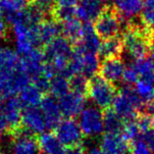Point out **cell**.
<instances>
[{"label":"cell","mask_w":154,"mask_h":154,"mask_svg":"<svg viewBox=\"0 0 154 154\" xmlns=\"http://www.w3.org/2000/svg\"><path fill=\"white\" fill-rule=\"evenodd\" d=\"M88 80L82 75H75L69 79L70 82V91H75L81 94L88 95Z\"/></svg>","instance_id":"cell-30"},{"label":"cell","mask_w":154,"mask_h":154,"mask_svg":"<svg viewBox=\"0 0 154 154\" xmlns=\"http://www.w3.org/2000/svg\"><path fill=\"white\" fill-rule=\"evenodd\" d=\"M29 84L31 79L25 72L18 52L0 47V100L13 98Z\"/></svg>","instance_id":"cell-1"},{"label":"cell","mask_w":154,"mask_h":154,"mask_svg":"<svg viewBox=\"0 0 154 154\" xmlns=\"http://www.w3.org/2000/svg\"><path fill=\"white\" fill-rule=\"evenodd\" d=\"M126 66L124 65L122 59L117 58H108L104 59L99 65V76L105 79L111 84H117L123 79L124 71Z\"/></svg>","instance_id":"cell-15"},{"label":"cell","mask_w":154,"mask_h":154,"mask_svg":"<svg viewBox=\"0 0 154 154\" xmlns=\"http://www.w3.org/2000/svg\"><path fill=\"white\" fill-rule=\"evenodd\" d=\"M88 95L99 109L106 110L113 104L117 89L115 85L107 82L99 75H95L88 80Z\"/></svg>","instance_id":"cell-5"},{"label":"cell","mask_w":154,"mask_h":154,"mask_svg":"<svg viewBox=\"0 0 154 154\" xmlns=\"http://www.w3.org/2000/svg\"><path fill=\"white\" fill-rule=\"evenodd\" d=\"M38 140L27 131H15L7 140H0V154H39Z\"/></svg>","instance_id":"cell-4"},{"label":"cell","mask_w":154,"mask_h":154,"mask_svg":"<svg viewBox=\"0 0 154 154\" xmlns=\"http://www.w3.org/2000/svg\"><path fill=\"white\" fill-rule=\"evenodd\" d=\"M123 20L114 7L105 6L103 11L94 21V29L100 39H108L118 36L121 32Z\"/></svg>","instance_id":"cell-7"},{"label":"cell","mask_w":154,"mask_h":154,"mask_svg":"<svg viewBox=\"0 0 154 154\" xmlns=\"http://www.w3.org/2000/svg\"><path fill=\"white\" fill-rule=\"evenodd\" d=\"M88 154H105L102 150H101V148H97V147H93L91 148V150H89Z\"/></svg>","instance_id":"cell-41"},{"label":"cell","mask_w":154,"mask_h":154,"mask_svg":"<svg viewBox=\"0 0 154 154\" xmlns=\"http://www.w3.org/2000/svg\"><path fill=\"white\" fill-rule=\"evenodd\" d=\"M121 134L129 143H131V145L133 144L134 142H136L137 140H140V136L141 134V131L136 122V118L125 121Z\"/></svg>","instance_id":"cell-28"},{"label":"cell","mask_w":154,"mask_h":154,"mask_svg":"<svg viewBox=\"0 0 154 154\" xmlns=\"http://www.w3.org/2000/svg\"><path fill=\"white\" fill-rule=\"evenodd\" d=\"M35 5L37 6L45 13H51L56 3V0H33Z\"/></svg>","instance_id":"cell-35"},{"label":"cell","mask_w":154,"mask_h":154,"mask_svg":"<svg viewBox=\"0 0 154 154\" xmlns=\"http://www.w3.org/2000/svg\"><path fill=\"white\" fill-rule=\"evenodd\" d=\"M85 100L86 95L70 91L67 94L58 99L62 115L66 118L74 119L84 110Z\"/></svg>","instance_id":"cell-13"},{"label":"cell","mask_w":154,"mask_h":154,"mask_svg":"<svg viewBox=\"0 0 154 154\" xmlns=\"http://www.w3.org/2000/svg\"><path fill=\"white\" fill-rule=\"evenodd\" d=\"M41 113L43 115L44 122L46 125V130H55L59 123L62 121V113L59 106L58 99L53 95L43 96L42 100L39 104Z\"/></svg>","instance_id":"cell-10"},{"label":"cell","mask_w":154,"mask_h":154,"mask_svg":"<svg viewBox=\"0 0 154 154\" xmlns=\"http://www.w3.org/2000/svg\"><path fill=\"white\" fill-rule=\"evenodd\" d=\"M134 89L144 103L154 101V85L151 82L143 80H138L136 82Z\"/></svg>","instance_id":"cell-29"},{"label":"cell","mask_w":154,"mask_h":154,"mask_svg":"<svg viewBox=\"0 0 154 154\" xmlns=\"http://www.w3.org/2000/svg\"><path fill=\"white\" fill-rule=\"evenodd\" d=\"M142 140L147 145V147L154 153V129L148 130L147 131L142 134Z\"/></svg>","instance_id":"cell-36"},{"label":"cell","mask_w":154,"mask_h":154,"mask_svg":"<svg viewBox=\"0 0 154 154\" xmlns=\"http://www.w3.org/2000/svg\"><path fill=\"white\" fill-rule=\"evenodd\" d=\"M100 0H79L76 7V17L84 23H92L104 9Z\"/></svg>","instance_id":"cell-16"},{"label":"cell","mask_w":154,"mask_h":154,"mask_svg":"<svg viewBox=\"0 0 154 154\" xmlns=\"http://www.w3.org/2000/svg\"><path fill=\"white\" fill-rule=\"evenodd\" d=\"M141 20L142 24L154 31V0H144Z\"/></svg>","instance_id":"cell-31"},{"label":"cell","mask_w":154,"mask_h":154,"mask_svg":"<svg viewBox=\"0 0 154 154\" xmlns=\"http://www.w3.org/2000/svg\"><path fill=\"white\" fill-rule=\"evenodd\" d=\"M79 0H56L54 6L65 7V8H76Z\"/></svg>","instance_id":"cell-37"},{"label":"cell","mask_w":154,"mask_h":154,"mask_svg":"<svg viewBox=\"0 0 154 154\" xmlns=\"http://www.w3.org/2000/svg\"><path fill=\"white\" fill-rule=\"evenodd\" d=\"M41 154H64V145L55 136V134L43 133L37 138Z\"/></svg>","instance_id":"cell-21"},{"label":"cell","mask_w":154,"mask_h":154,"mask_svg":"<svg viewBox=\"0 0 154 154\" xmlns=\"http://www.w3.org/2000/svg\"><path fill=\"white\" fill-rule=\"evenodd\" d=\"M5 35H6V24L2 20V18L0 17V44H1L2 40L4 39Z\"/></svg>","instance_id":"cell-40"},{"label":"cell","mask_w":154,"mask_h":154,"mask_svg":"<svg viewBox=\"0 0 154 154\" xmlns=\"http://www.w3.org/2000/svg\"><path fill=\"white\" fill-rule=\"evenodd\" d=\"M103 122L104 131L108 134H121L125 123V121L111 108L104 110Z\"/></svg>","instance_id":"cell-24"},{"label":"cell","mask_w":154,"mask_h":154,"mask_svg":"<svg viewBox=\"0 0 154 154\" xmlns=\"http://www.w3.org/2000/svg\"><path fill=\"white\" fill-rule=\"evenodd\" d=\"M49 91L52 95L59 99L60 97L64 96L70 91L69 79L61 75H56L50 80Z\"/></svg>","instance_id":"cell-26"},{"label":"cell","mask_w":154,"mask_h":154,"mask_svg":"<svg viewBox=\"0 0 154 154\" xmlns=\"http://www.w3.org/2000/svg\"><path fill=\"white\" fill-rule=\"evenodd\" d=\"M124 51V42L123 38L120 36L111 37V38L103 40L101 42L98 54L100 57L104 59L108 58H117L122 55Z\"/></svg>","instance_id":"cell-22"},{"label":"cell","mask_w":154,"mask_h":154,"mask_svg":"<svg viewBox=\"0 0 154 154\" xmlns=\"http://www.w3.org/2000/svg\"><path fill=\"white\" fill-rule=\"evenodd\" d=\"M136 122L141 131V134L145 133V131H147L148 130L152 129L153 127L152 116L143 113V112H140V113L137 114V116L136 117Z\"/></svg>","instance_id":"cell-32"},{"label":"cell","mask_w":154,"mask_h":154,"mask_svg":"<svg viewBox=\"0 0 154 154\" xmlns=\"http://www.w3.org/2000/svg\"><path fill=\"white\" fill-rule=\"evenodd\" d=\"M3 115L5 121L8 125V129L17 131L22 123V114H23V106L16 97L3 101L1 104Z\"/></svg>","instance_id":"cell-17"},{"label":"cell","mask_w":154,"mask_h":154,"mask_svg":"<svg viewBox=\"0 0 154 154\" xmlns=\"http://www.w3.org/2000/svg\"><path fill=\"white\" fill-rule=\"evenodd\" d=\"M8 130V125L5 121L4 115H3V111H2V106L0 104V140L3 138V134H4L5 131Z\"/></svg>","instance_id":"cell-38"},{"label":"cell","mask_w":154,"mask_h":154,"mask_svg":"<svg viewBox=\"0 0 154 154\" xmlns=\"http://www.w3.org/2000/svg\"><path fill=\"white\" fill-rule=\"evenodd\" d=\"M124 82H126L128 85H131L133 84H136V82L140 80V77H138L137 71L134 67V64H131V65L127 66L124 71V75H123V79Z\"/></svg>","instance_id":"cell-33"},{"label":"cell","mask_w":154,"mask_h":154,"mask_svg":"<svg viewBox=\"0 0 154 154\" xmlns=\"http://www.w3.org/2000/svg\"><path fill=\"white\" fill-rule=\"evenodd\" d=\"M1 15H2V11H1V8H0V17H1Z\"/></svg>","instance_id":"cell-44"},{"label":"cell","mask_w":154,"mask_h":154,"mask_svg":"<svg viewBox=\"0 0 154 154\" xmlns=\"http://www.w3.org/2000/svg\"><path fill=\"white\" fill-rule=\"evenodd\" d=\"M152 124H153V127H154V115L152 116Z\"/></svg>","instance_id":"cell-42"},{"label":"cell","mask_w":154,"mask_h":154,"mask_svg":"<svg viewBox=\"0 0 154 154\" xmlns=\"http://www.w3.org/2000/svg\"><path fill=\"white\" fill-rule=\"evenodd\" d=\"M140 80H143L154 85V61L148 57L137 60L134 63Z\"/></svg>","instance_id":"cell-25"},{"label":"cell","mask_w":154,"mask_h":154,"mask_svg":"<svg viewBox=\"0 0 154 154\" xmlns=\"http://www.w3.org/2000/svg\"><path fill=\"white\" fill-rule=\"evenodd\" d=\"M131 154H153L142 140H138L131 144Z\"/></svg>","instance_id":"cell-34"},{"label":"cell","mask_w":154,"mask_h":154,"mask_svg":"<svg viewBox=\"0 0 154 154\" xmlns=\"http://www.w3.org/2000/svg\"><path fill=\"white\" fill-rule=\"evenodd\" d=\"M61 32L64 37L74 44H77L80 41L82 33V24L77 18H72L63 23H60Z\"/></svg>","instance_id":"cell-23"},{"label":"cell","mask_w":154,"mask_h":154,"mask_svg":"<svg viewBox=\"0 0 154 154\" xmlns=\"http://www.w3.org/2000/svg\"><path fill=\"white\" fill-rule=\"evenodd\" d=\"M64 154H85V150L82 145L72 146V147H68L65 149Z\"/></svg>","instance_id":"cell-39"},{"label":"cell","mask_w":154,"mask_h":154,"mask_svg":"<svg viewBox=\"0 0 154 154\" xmlns=\"http://www.w3.org/2000/svg\"><path fill=\"white\" fill-rule=\"evenodd\" d=\"M33 32L36 46H44L60 36L61 27L55 20H43L38 25L33 26Z\"/></svg>","instance_id":"cell-11"},{"label":"cell","mask_w":154,"mask_h":154,"mask_svg":"<svg viewBox=\"0 0 154 154\" xmlns=\"http://www.w3.org/2000/svg\"><path fill=\"white\" fill-rule=\"evenodd\" d=\"M101 2H106V1H108V0H100Z\"/></svg>","instance_id":"cell-43"},{"label":"cell","mask_w":154,"mask_h":154,"mask_svg":"<svg viewBox=\"0 0 154 154\" xmlns=\"http://www.w3.org/2000/svg\"><path fill=\"white\" fill-rule=\"evenodd\" d=\"M54 131L55 136L57 137L60 142L67 147L82 145V140H84L85 136L82 134L79 123L75 119H63Z\"/></svg>","instance_id":"cell-9"},{"label":"cell","mask_w":154,"mask_h":154,"mask_svg":"<svg viewBox=\"0 0 154 154\" xmlns=\"http://www.w3.org/2000/svg\"><path fill=\"white\" fill-rule=\"evenodd\" d=\"M113 110L124 121L134 119L143 109L144 102L142 101L136 89L128 85L123 88L113 101Z\"/></svg>","instance_id":"cell-3"},{"label":"cell","mask_w":154,"mask_h":154,"mask_svg":"<svg viewBox=\"0 0 154 154\" xmlns=\"http://www.w3.org/2000/svg\"><path fill=\"white\" fill-rule=\"evenodd\" d=\"M131 147L121 134L106 133L101 138L100 148L105 154H131Z\"/></svg>","instance_id":"cell-14"},{"label":"cell","mask_w":154,"mask_h":154,"mask_svg":"<svg viewBox=\"0 0 154 154\" xmlns=\"http://www.w3.org/2000/svg\"><path fill=\"white\" fill-rule=\"evenodd\" d=\"M21 124L25 131L35 134V136L41 134L47 131L43 115L38 106L24 108Z\"/></svg>","instance_id":"cell-12"},{"label":"cell","mask_w":154,"mask_h":154,"mask_svg":"<svg viewBox=\"0 0 154 154\" xmlns=\"http://www.w3.org/2000/svg\"><path fill=\"white\" fill-rule=\"evenodd\" d=\"M79 125L85 137H95L104 131L103 113L98 107L88 106L79 115Z\"/></svg>","instance_id":"cell-8"},{"label":"cell","mask_w":154,"mask_h":154,"mask_svg":"<svg viewBox=\"0 0 154 154\" xmlns=\"http://www.w3.org/2000/svg\"><path fill=\"white\" fill-rule=\"evenodd\" d=\"M43 92L33 84H29L19 92L18 99L23 108L35 107L40 104L43 98Z\"/></svg>","instance_id":"cell-20"},{"label":"cell","mask_w":154,"mask_h":154,"mask_svg":"<svg viewBox=\"0 0 154 154\" xmlns=\"http://www.w3.org/2000/svg\"><path fill=\"white\" fill-rule=\"evenodd\" d=\"M28 0H0V8L6 17H11L27 9Z\"/></svg>","instance_id":"cell-27"},{"label":"cell","mask_w":154,"mask_h":154,"mask_svg":"<svg viewBox=\"0 0 154 154\" xmlns=\"http://www.w3.org/2000/svg\"><path fill=\"white\" fill-rule=\"evenodd\" d=\"M7 20L11 24L15 47L19 55L25 56L32 49H35L36 44L35 32H33V26L26 24L24 21H22L16 16L7 18Z\"/></svg>","instance_id":"cell-6"},{"label":"cell","mask_w":154,"mask_h":154,"mask_svg":"<svg viewBox=\"0 0 154 154\" xmlns=\"http://www.w3.org/2000/svg\"><path fill=\"white\" fill-rule=\"evenodd\" d=\"M100 38L97 35L92 23H84L82 24V33L80 41L75 44L76 47L80 49L91 53H98L100 47Z\"/></svg>","instance_id":"cell-19"},{"label":"cell","mask_w":154,"mask_h":154,"mask_svg":"<svg viewBox=\"0 0 154 154\" xmlns=\"http://www.w3.org/2000/svg\"><path fill=\"white\" fill-rule=\"evenodd\" d=\"M124 49L136 61L146 58L154 42V31L143 24L129 22L123 33Z\"/></svg>","instance_id":"cell-2"},{"label":"cell","mask_w":154,"mask_h":154,"mask_svg":"<svg viewBox=\"0 0 154 154\" xmlns=\"http://www.w3.org/2000/svg\"><path fill=\"white\" fill-rule=\"evenodd\" d=\"M114 9L117 11L123 21L133 22V20L141 14L144 0H113Z\"/></svg>","instance_id":"cell-18"}]
</instances>
